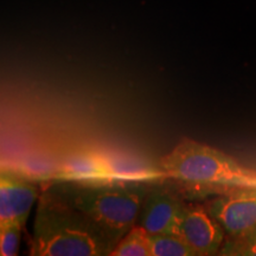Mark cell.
<instances>
[{"label":"cell","mask_w":256,"mask_h":256,"mask_svg":"<svg viewBox=\"0 0 256 256\" xmlns=\"http://www.w3.org/2000/svg\"><path fill=\"white\" fill-rule=\"evenodd\" d=\"M113 249L98 226L57 188L40 194L30 255L104 256Z\"/></svg>","instance_id":"1"},{"label":"cell","mask_w":256,"mask_h":256,"mask_svg":"<svg viewBox=\"0 0 256 256\" xmlns=\"http://www.w3.org/2000/svg\"><path fill=\"white\" fill-rule=\"evenodd\" d=\"M56 188L70 203L84 212L115 247L136 224L150 185H60Z\"/></svg>","instance_id":"2"},{"label":"cell","mask_w":256,"mask_h":256,"mask_svg":"<svg viewBox=\"0 0 256 256\" xmlns=\"http://www.w3.org/2000/svg\"><path fill=\"white\" fill-rule=\"evenodd\" d=\"M160 168L176 180L220 188V192L230 188L256 186L254 170L244 168L215 147L186 136L162 156Z\"/></svg>","instance_id":"3"},{"label":"cell","mask_w":256,"mask_h":256,"mask_svg":"<svg viewBox=\"0 0 256 256\" xmlns=\"http://www.w3.org/2000/svg\"><path fill=\"white\" fill-rule=\"evenodd\" d=\"M176 232L186 241L196 256L217 255L226 236V230L206 206L185 202Z\"/></svg>","instance_id":"4"},{"label":"cell","mask_w":256,"mask_h":256,"mask_svg":"<svg viewBox=\"0 0 256 256\" xmlns=\"http://www.w3.org/2000/svg\"><path fill=\"white\" fill-rule=\"evenodd\" d=\"M208 204L226 235H238L256 228V186L230 188Z\"/></svg>","instance_id":"5"},{"label":"cell","mask_w":256,"mask_h":256,"mask_svg":"<svg viewBox=\"0 0 256 256\" xmlns=\"http://www.w3.org/2000/svg\"><path fill=\"white\" fill-rule=\"evenodd\" d=\"M40 190L17 172L2 170L0 174V224L25 226L32 206L40 200Z\"/></svg>","instance_id":"6"},{"label":"cell","mask_w":256,"mask_h":256,"mask_svg":"<svg viewBox=\"0 0 256 256\" xmlns=\"http://www.w3.org/2000/svg\"><path fill=\"white\" fill-rule=\"evenodd\" d=\"M184 202L162 186H150L140 208L138 226L148 235L177 232L178 220Z\"/></svg>","instance_id":"7"},{"label":"cell","mask_w":256,"mask_h":256,"mask_svg":"<svg viewBox=\"0 0 256 256\" xmlns=\"http://www.w3.org/2000/svg\"><path fill=\"white\" fill-rule=\"evenodd\" d=\"M110 256H152L151 238L136 224L115 246Z\"/></svg>","instance_id":"8"},{"label":"cell","mask_w":256,"mask_h":256,"mask_svg":"<svg viewBox=\"0 0 256 256\" xmlns=\"http://www.w3.org/2000/svg\"><path fill=\"white\" fill-rule=\"evenodd\" d=\"M152 256H196L186 241L177 232L150 235Z\"/></svg>","instance_id":"9"},{"label":"cell","mask_w":256,"mask_h":256,"mask_svg":"<svg viewBox=\"0 0 256 256\" xmlns=\"http://www.w3.org/2000/svg\"><path fill=\"white\" fill-rule=\"evenodd\" d=\"M220 255L256 256V228L238 235H226Z\"/></svg>","instance_id":"10"},{"label":"cell","mask_w":256,"mask_h":256,"mask_svg":"<svg viewBox=\"0 0 256 256\" xmlns=\"http://www.w3.org/2000/svg\"><path fill=\"white\" fill-rule=\"evenodd\" d=\"M23 228L24 226L18 223L0 224V255L14 256L18 254Z\"/></svg>","instance_id":"11"}]
</instances>
